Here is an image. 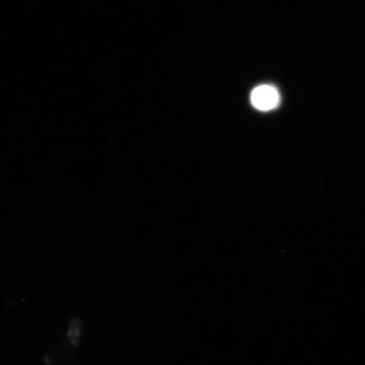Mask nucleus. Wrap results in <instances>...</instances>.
Wrapping results in <instances>:
<instances>
[{"label": "nucleus", "instance_id": "nucleus-1", "mask_svg": "<svg viewBox=\"0 0 365 365\" xmlns=\"http://www.w3.org/2000/svg\"><path fill=\"white\" fill-rule=\"evenodd\" d=\"M250 101L255 108L259 110H271L280 103V94L273 86H259L254 89L250 96Z\"/></svg>", "mask_w": 365, "mask_h": 365}]
</instances>
